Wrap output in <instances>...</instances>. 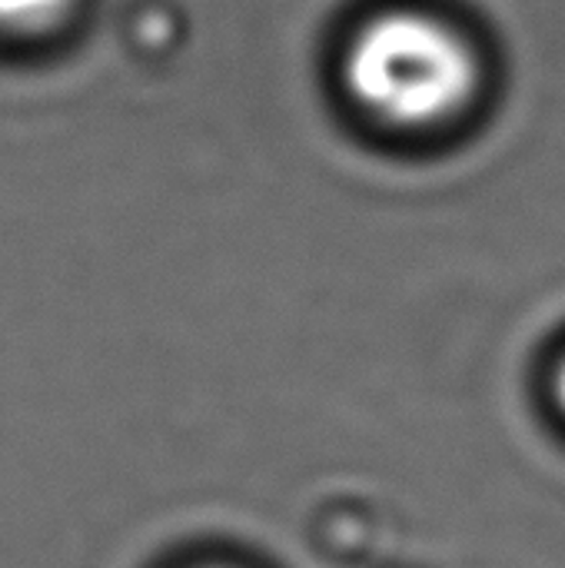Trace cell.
<instances>
[{
  "instance_id": "obj_1",
  "label": "cell",
  "mask_w": 565,
  "mask_h": 568,
  "mask_svg": "<svg viewBox=\"0 0 565 568\" xmlns=\"http://www.w3.org/2000/svg\"><path fill=\"white\" fill-rule=\"evenodd\" d=\"M343 80L380 123L420 130L453 120L473 100L480 67L456 30L400 10L360 30L346 50Z\"/></svg>"
},
{
  "instance_id": "obj_2",
  "label": "cell",
  "mask_w": 565,
  "mask_h": 568,
  "mask_svg": "<svg viewBox=\"0 0 565 568\" xmlns=\"http://www.w3.org/2000/svg\"><path fill=\"white\" fill-rule=\"evenodd\" d=\"M77 0H0V33L7 37H40L57 30Z\"/></svg>"
},
{
  "instance_id": "obj_3",
  "label": "cell",
  "mask_w": 565,
  "mask_h": 568,
  "mask_svg": "<svg viewBox=\"0 0 565 568\" xmlns=\"http://www.w3.org/2000/svg\"><path fill=\"white\" fill-rule=\"evenodd\" d=\"M556 399H559V406L565 409V359L563 366L556 369Z\"/></svg>"
}]
</instances>
